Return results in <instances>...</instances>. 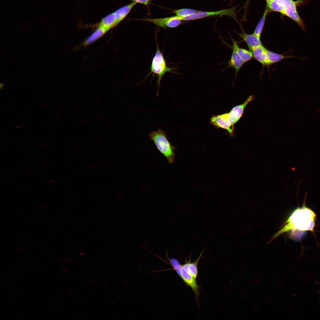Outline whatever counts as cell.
I'll return each instance as SVG.
<instances>
[{"instance_id": "cell-1", "label": "cell", "mask_w": 320, "mask_h": 320, "mask_svg": "<svg viewBox=\"0 0 320 320\" xmlns=\"http://www.w3.org/2000/svg\"><path fill=\"white\" fill-rule=\"evenodd\" d=\"M316 217L315 213L305 206L298 208L292 213L284 226L274 236L271 240L289 231H313Z\"/></svg>"}, {"instance_id": "cell-12", "label": "cell", "mask_w": 320, "mask_h": 320, "mask_svg": "<svg viewBox=\"0 0 320 320\" xmlns=\"http://www.w3.org/2000/svg\"><path fill=\"white\" fill-rule=\"evenodd\" d=\"M237 33L246 43L250 50L254 47L263 45L260 38L254 33L248 34L244 32L241 33Z\"/></svg>"}, {"instance_id": "cell-13", "label": "cell", "mask_w": 320, "mask_h": 320, "mask_svg": "<svg viewBox=\"0 0 320 320\" xmlns=\"http://www.w3.org/2000/svg\"><path fill=\"white\" fill-rule=\"evenodd\" d=\"M95 30L83 41L82 46H87L103 36L108 31L100 26H97Z\"/></svg>"}, {"instance_id": "cell-2", "label": "cell", "mask_w": 320, "mask_h": 320, "mask_svg": "<svg viewBox=\"0 0 320 320\" xmlns=\"http://www.w3.org/2000/svg\"><path fill=\"white\" fill-rule=\"evenodd\" d=\"M149 137L154 143L157 149L170 163H174L175 157V147L168 139L165 132L159 128L150 132Z\"/></svg>"}, {"instance_id": "cell-21", "label": "cell", "mask_w": 320, "mask_h": 320, "mask_svg": "<svg viewBox=\"0 0 320 320\" xmlns=\"http://www.w3.org/2000/svg\"><path fill=\"white\" fill-rule=\"evenodd\" d=\"M284 10L289 7L293 1L292 0H275ZM284 11V10H283Z\"/></svg>"}, {"instance_id": "cell-6", "label": "cell", "mask_w": 320, "mask_h": 320, "mask_svg": "<svg viewBox=\"0 0 320 320\" xmlns=\"http://www.w3.org/2000/svg\"><path fill=\"white\" fill-rule=\"evenodd\" d=\"M140 20L152 23L164 28H175L183 23L179 17L176 15L164 18H146Z\"/></svg>"}, {"instance_id": "cell-23", "label": "cell", "mask_w": 320, "mask_h": 320, "mask_svg": "<svg viewBox=\"0 0 320 320\" xmlns=\"http://www.w3.org/2000/svg\"><path fill=\"white\" fill-rule=\"evenodd\" d=\"M4 86V84L3 83H1L0 84V89L1 90L3 89Z\"/></svg>"}, {"instance_id": "cell-17", "label": "cell", "mask_w": 320, "mask_h": 320, "mask_svg": "<svg viewBox=\"0 0 320 320\" xmlns=\"http://www.w3.org/2000/svg\"><path fill=\"white\" fill-rule=\"evenodd\" d=\"M237 51L241 60L244 63L249 61L253 57L251 51L240 48L239 46L237 47Z\"/></svg>"}, {"instance_id": "cell-19", "label": "cell", "mask_w": 320, "mask_h": 320, "mask_svg": "<svg viewBox=\"0 0 320 320\" xmlns=\"http://www.w3.org/2000/svg\"><path fill=\"white\" fill-rule=\"evenodd\" d=\"M198 10L188 8L182 9H179L173 10V13L176 15L180 17L191 15Z\"/></svg>"}, {"instance_id": "cell-11", "label": "cell", "mask_w": 320, "mask_h": 320, "mask_svg": "<svg viewBox=\"0 0 320 320\" xmlns=\"http://www.w3.org/2000/svg\"><path fill=\"white\" fill-rule=\"evenodd\" d=\"M266 50L267 49L263 45L254 47L250 50L256 60L264 66H268Z\"/></svg>"}, {"instance_id": "cell-3", "label": "cell", "mask_w": 320, "mask_h": 320, "mask_svg": "<svg viewBox=\"0 0 320 320\" xmlns=\"http://www.w3.org/2000/svg\"><path fill=\"white\" fill-rule=\"evenodd\" d=\"M137 4L132 1L121 7L103 18L97 23L98 25L109 31L121 22Z\"/></svg>"}, {"instance_id": "cell-7", "label": "cell", "mask_w": 320, "mask_h": 320, "mask_svg": "<svg viewBox=\"0 0 320 320\" xmlns=\"http://www.w3.org/2000/svg\"><path fill=\"white\" fill-rule=\"evenodd\" d=\"M233 43L232 52L230 60L228 61V66L225 69L232 67L234 69L236 75L244 63L241 60L237 51L238 46L237 41L232 38Z\"/></svg>"}, {"instance_id": "cell-10", "label": "cell", "mask_w": 320, "mask_h": 320, "mask_svg": "<svg viewBox=\"0 0 320 320\" xmlns=\"http://www.w3.org/2000/svg\"><path fill=\"white\" fill-rule=\"evenodd\" d=\"M179 276L185 284L191 288L197 299L199 294V287L197 284L196 279L187 272L182 265Z\"/></svg>"}, {"instance_id": "cell-16", "label": "cell", "mask_w": 320, "mask_h": 320, "mask_svg": "<svg viewBox=\"0 0 320 320\" xmlns=\"http://www.w3.org/2000/svg\"><path fill=\"white\" fill-rule=\"evenodd\" d=\"M269 65L287 58L296 57L292 55H284L277 53L267 49L266 50Z\"/></svg>"}, {"instance_id": "cell-8", "label": "cell", "mask_w": 320, "mask_h": 320, "mask_svg": "<svg viewBox=\"0 0 320 320\" xmlns=\"http://www.w3.org/2000/svg\"><path fill=\"white\" fill-rule=\"evenodd\" d=\"M211 122L214 125L225 129L230 133L233 132V126L229 119L228 113L212 117Z\"/></svg>"}, {"instance_id": "cell-18", "label": "cell", "mask_w": 320, "mask_h": 320, "mask_svg": "<svg viewBox=\"0 0 320 320\" xmlns=\"http://www.w3.org/2000/svg\"><path fill=\"white\" fill-rule=\"evenodd\" d=\"M268 12V10H265L264 15L257 24L255 30L253 33L260 38L264 24L266 15Z\"/></svg>"}, {"instance_id": "cell-9", "label": "cell", "mask_w": 320, "mask_h": 320, "mask_svg": "<svg viewBox=\"0 0 320 320\" xmlns=\"http://www.w3.org/2000/svg\"><path fill=\"white\" fill-rule=\"evenodd\" d=\"M293 1L291 5L288 8L285 9L281 13L293 20L296 22L304 31L306 30V27L303 21L299 15L297 10V3Z\"/></svg>"}, {"instance_id": "cell-14", "label": "cell", "mask_w": 320, "mask_h": 320, "mask_svg": "<svg viewBox=\"0 0 320 320\" xmlns=\"http://www.w3.org/2000/svg\"><path fill=\"white\" fill-rule=\"evenodd\" d=\"M204 250V249L202 251L196 260L191 262L190 258L188 260H185L184 264L182 265L184 269L196 279L198 274L197 265Z\"/></svg>"}, {"instance_id": "cell-5", "label": "cell", "mask_w": 320, "mask_h": 320, "mask_svg": "<svg viewBox=\"0 0 320 320\" xmlns=\"http://www.w3.org/2000/svg\"><path fill=\"white\" fill-rule=\"evenodd\" d=\"M236 7L215 11L207 12L198 11L195 13L188 16L180 17L182 21H188L197 20L206 17L217 15H225L231 17L236 20L235 12Z\"/></svg>"}, {"instance_id": "cell-20", "label": "cell", "mask_w": 320, "mask_h": 320, "mask_svg": "<svg viewBox=\"0 0 320 320\" xmlns=\"http://www.w3.org/2000/svg\"><path fill=\"white\" fill-rule=\"evenodd\" d=\"M166 256L169 262V263L172 267V269H171L175 270L179 276L182 265L180 264L179 261L177 259L175 258H170L168 257L167 255Z\"/></svg>"}, {"instance_id": "cell-4", "label": "cell", "mask_w": 320, "mask_h": 320, "mask_svg": "<svg viewBox=\"0 0 320 320\" xmlns=\"http://www.w3.org/2000/svg\"><path fill=\"white\" fill-rule=\"evenodd\" d=\"M156 52L153 57L151 67V72L156 74L158 77L157 84L158 88L162 78L167 72L173 73V68L169 67L167 65L166 61L162 53L157 46Z\"/></svg>"}, {"instance_id": "cell-22", "label": "cell", "mask_w": 320, "mask_h": 320, "mask_svg": "<svg viewBox=\"0 0 320 320\" xmlns=\"http://www.w3.org/2000/svg\"><path fill=\"white\" fill-rule=\"evenodd\" d=\"M132 1L137 3H140L144 5L147 6L148 5L151 0H132Z\"/></svg>"}, {"instance_id": "cell-24", "label": "cell", "mask_w": 320, "mask_h": 320, "mask_svg": "<svg viewBox=\"0 0 320 320\" xmlns=\"http://www.w3.org/2000/svg\"><path fill=\"white\" fill-rule=\"evenodd\" d=\"M271 0H266L267 4Z\"/></svg>"}, {"instance_id": "cell-15", "label": "cell", "mask_w": 320, "mask_h": 320, "mask_svg": "<svg viewBox=\"0 0 320 320\" xmlns=\"http://www.w3.org/2000/svg\"><path fill=\"white\" fill-rule=\"evenodd\" d=\"M253 98L252 95L249 96L243 103L235 106L229 113L237 122L242 116L246 107Z\"/></svg>"}]
</instances>
